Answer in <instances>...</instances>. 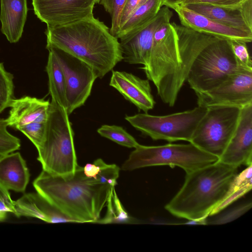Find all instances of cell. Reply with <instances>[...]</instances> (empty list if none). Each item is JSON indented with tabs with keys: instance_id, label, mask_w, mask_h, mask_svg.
Here are the masks:
<instances>
[{
	"instance_id": "obj_1",
	"label": "cell",
	"mask_w": 252,
	"mask_h": 252,
	"mask_svg": "<svg viewBox=\"0 0 252 252\" xmlns=\"http://www.w3.org/2000/svg\"><path fill=\"white\" fill-rule=\"evenodd\" d=\"M218 39L170 21L156 29L148 62L141 68L164 103L174 105L194 60L207 45Z\"/></svg>"
},
{
	"instance_id": "obj_2",
	"label": "cell",
	"mask_w": 252,
	"mask_h": 252,
	"mask_svg": "<svg viewBox=\"0 0 252 252\" xmlns=\"http://www.w3.org/2000/svg\"><path fill=\"white\" fill-rule=\"evenodd\" d=\"M46 49H60L89 65L103 78L123 61L120 42L94 15L69 23L47 26Z\"/></svg>"
},
{
	"instance_id": "obj_3",
	"label": "cell",
	"mask_w": 252,
	"mask_h": 252,
	"mask_svg": "<svg viewBox=\"0 0 252 252\" xmlns=\"http://www.w3.org/2000/svg\"><path fill=\"white\" fill-rule=\"evenodd\" d=\"M33 185L37 192L74 222H95L106 206L115 187L87 177L83 167L64 175H54L42 170Z\"/></svg>"
},
{
	"instance_id": "obj_4",
	"label": "cell",
	"mask_w": 252,
	"mask_h": 252,
	"mask_svg": "<svg viewBox=\"0 0 252 252\" xmlns=\"http://www.w3.org/2000/svg\"><path fill=\"white\" fill-rule=\"evenodd\" d=\"M238 168L219 160L186 173L182 187L165 209L187 220L207 218L225 196Z\"/></svg>"
},
{
	"instance_id": "obj_5",
	"label": "cell",
	"mask_w": 252,
	"mask_h": 252,
	"mask_svg": "<svg viewBox=\"0 0 252 252\" xmlns=\"http://www.w3.org/2000/svg\"><path fill=\"white\" fill-rule=\"evenodd\" d=\"M43 170L54 175L74 173L78 166L74 132L66 109L50 102L44 139L37 148Z\"/></svg>"
},
{
	"instance_id": "obj_6",
	"label": "cell",
	"mask_w": 252,
	"mask_h": 252,
	"mask_svg": "<svg viewBox=\"0 0 252 252\" xmlns=\"http://www.w3.org/2000/svg\"><path fill=\"white\" fill-rule=\"evenodd\" d=\"M122 166L125 171L139 168L168 165L178 166L188 173L211 164L219 158L209 154L191 143H169L160 146L139 144L134 148Z\"/></svg>"
},
{
	"instance_id": "obj_7",
	"label": "cell",
	"mask_w": 252,
	"mask_h": 252,
	"mask_svg": "<svg viewBox=\"0 0 252 252\" xmlns=\"http://www.w3.org/2000/svg\"><path fill=\"white\" fill-rule=\"evenodd\" d=\"M240 67L230 40L218 39L198 54L189 68L186 81L195 94L207 92Z\"/></svg>"
},
{
	"instance_id": "obj_8",
	"label": "cell",
	"mask_w": 252,
	"mask_h": 252,
	"mask_svg": "<svg viewBox=\"0 0 252 252\" xmlns=\"http://www.w3.org/2000/svg\"><path fill=\"white\" fill-rule=\"evenodd\" d=\"M207 109L197 106L191 110L163 116L138 113L126 116L125 119L135 129L153 140L190 142Z\"/></svg>"
},
{
	"instance_id": "obj_9",
	"label": "cell",
	"mask_w": 252,
	"mask_h": 252,
	"mask_svg": "<svg viewBox=\"0 0 252 252\" xmlns=\"http://www.w3.org/2000/svg\"><path fill=\"white\" fill-rule=\"evenodd\" d=\"M207 108L190 143L220 158L236 129L242 108L213 106Z\"/></svg>"
},
{
	"instance_id": "obj_10",
	"label": "cell",
	"mask_w": 252,
	"mask_h": 252,
	"mask_svg": "<svg viewBox=\"0 0 252 252\" xmlns=\"http://www.w3.org/2000/svg\"><path fill=\"white\" fill-rule=\"evenodd\" d=\"M55 54L63 73L68 114L83 105L90 95L97 75L87 63L57 48L50 47Z\"/></svg>"
},
{
	"instance_id": "obj_11",
	"label": "cell",
	"mask_w": 252,
	"mask_h": 252,
	"mask_svg": "<svg viewBox=\"0 0 252 252\" xmlns=\"http://www.w3.org/2000/svg\"><path fill=\"white\" fill-rule=\"evenodd\" d=\"M198 106H234L252 104V69L239 68L206 92L195 94Z\"/></svg>"
},
{
	"instance_id": "obj_12",
	"label": "cell",
	"mask_w": 252,
	"mask_h": 252,
	"mask_svg": "<svg viewBox=\"0 0 252 252\" xmlns=\"http://www.w3.org/2000/svg\"><path fill=\"white\" fill-rule=\"evenodd\" d=\"M94 0H32L34 14L47 26L62 25L94 15Z\"/></svg>"
},
{
	"instance_id": "obj_13",
	"label": "cell",
	"mask_w": 252,
	"mask_h": 252,
	"mask_svg": "<svg viewBox=\"0 0 252 252\" xmlns=\"http://www.w3.org/2000/svg\"><path fill=\"white\" fill-rule=\"evenodd\" d=\"M219 160L237 167L252 165V104L241 108L236 129Z\"/></svg>"
},
{
	"instance_id": "obj_14",
	"label": "cell",
	"mask_w": 252,
	"mask_h": 252,
	"mask_svg": "<svg viewBox=\"0 0 252 252\" xmlns=\"http://www.w3.org/2000/svg\"><path fill=\"white\" fill-rule=\"evenodd\" d=\"M172 16L170 8L163 6L147 27L130 37L120 40L123 60L129 64L145 65L150 58L156 29L162 23L170 21Z\"/></svg>"
},
{
	"instance_id": "obj_15",
	"label": "cell",
	"mask_w": 252,
	"mask_h": 252,
	"mask_svg": "<svg viewBox=\"0 0 252 252\" xmlns=\"http://www.w3.org/2000/svg\"><path fill=\"white\" fill-rule=\"evenodd\" d=\"M172 9L177 14L181 25L199 32L211 35L220 39L238 40L246 43L252 41V33L219 23L182 4L174 6Z\"/></svg>"
},
{
	"instance_id": "obj_16",
	"label": "cell",
	"mask_w": 252,
	"mask_h": 252,
	"mask_svg": "<svg viewBox=\"0 0 252 252\" xmlns=\"http://www.w3.org/2000/svg\"><path fill=\"white\" fill-rule=\"evenodd\" d=\"M149 81L131 73L112 70L109 85L139 110L147 113L156 103Z\"/></svg>"
},
{
	"instance_id": "obj_17",
	"label": "cell",
	"mask_w": 252,
	"mask_h": 252,
	"mask_svg": "<svg viewBox=\"0 0 252 252\" xmlns=\"http://www.w3.org/2000/svg\"><path fill=\"white\" fill-rule=\"evenodd\" d=\"M50 102L30 96L14 98L6 118L9 126L18 129L32 123H46Z\"/></svg>"
},
{
	"instance_id": "obj_18",
	"label": "cell",
	"mask_w": 252,
	"mask_h": 252,
	"mask_svg": "<svg viewBox=\"0 0 252 252\" xmlns=\"http://www.w3.org/2000/svg\"><path fill=\"white\" fill-rule=\"evenodd\" d=\"M14 214L18 217H33L49 223L72 222L37 192L25 194L15 201Z\"/></svg>"
},
{
	"instance_id": "obj_19",
	"label": "cell",
	"mask_w": 252,
	"mask_h": 252,
	"mask_svg": "<svg viewBox=\"0 0 252 252\" xmlns=\"http://www.w3.org/2000/svg\"><path fill=\"white\" fill-rule=\"evenodd\" d=\"M30 177L26 161L20 153L0 156V183L7 189L24 192Z\"/></svg>"
},
{
	"instance_id": "obj_20",
	"label": "cell",
	"mask_w": 252,
	"mask_h": 252,
	"mask_svg": "<svg viewBox=\"0 0 252 252\" xmlns=\"http://www.w3.org/2000/svg\"><path fill=\"white\" fill-rule=\"evenodd\" d=\"M1 31L12 43L21 38L28 14L27 0H0Z\"/></svg>"
},
{
	"instance_id": "obj_21",
	"label": "cell",
	"mask_w": 252,
	"mask_h": 252,
	"mask_svg": "<svg viewBox=\"0 0 252 252\" xmlns=\"http://www.w3.org/2000/svg\"><path fill=\"white\" fill-rule=\"evenodd\" d=\"M162 6V0H147L130 16L115 37L122 40L140 32L152 22Z\"/></svg>"
},
{
	"instance_id": "obj_22",
	"label": "cell",
	"mask_w": 252,
	"mask_h": 252,
	"mask_svg": "<svg viewBox=\"0 0 252 252\" xmlns=\"http://www.w3.org/2000/svg\"><path fill=\"white\" fill-rule=\"evenodd\" d=\"M183 5L219 23L252 33V31L244 22L238 10L205 4H192Z\"/></svg>"
},
{
	"instance_id": "obj_23",
	"label": "cell",
	"mask_w": 252,
	"mask_h": 252,
	"mask_svg": "<svg viewBox=\"0 0 252 252\" xmlns=\"http://www.w3.org/2000/svg\"><path fill=\"white\" fill-rule=\"evenodd\" d=\"M48 50L49 55L46 71L48 78L49 93L51 100L66 109L65 86L63 70L53 51L50 49Z\"/></svg>"
},
{
	"instance_id": "obj_24",
	"label": "cell",
	"mask_w": 252,
	"mask_h": 252,
	"mask_svg": "<svg viewBox=\"0 0 252 252\" xmlns=\"http://www.w3.org/2000/svg\"><path fill=\"white\" fill-rule=\"evenodd\" d=\"M252 188V165L247 166L238 173L223 200L212 211L210 216L216 215L249 192Z\"/></svg>"
},
{
	"instance_id": "obj_25",
	"label": "cell",
	"mask_w": 252,
	"mask_h": 252,
	"mask_svg": "<svg viewBox=\"0 0 252 252\" xmlns=\"http://www.w3.org/2000/svg\"><path fill=\"white\" fill-rule=\"evenodd\" d=\"M106 215L96 223H133L136 220L130 217L126 211L116 192L115 187L110 193L106 205Z\"/></svg>"
},
{
	"instance_id": "obj_26",
	"label": "cell",
	"mask_w": 252,
	"mask_h": 252,
	"mask_svg": "<svg viewBox=\"0 0 252 252\" xmlns=\"http://www.w3.org/2000/svg\"><path fill=\"white\" fill-rule=\"evenodd\" d=\"M97 131L101 136L124 147L135 148L140 144L131 135L120 126L103 125Z\"/></svg>"
},
{
	"instance_id": "obj_27",
	"label": "cell",
	"mask_w": 252,
	"mask_h": 252,
	"mask_svg": "<svg viewBox=\"0 0 252 252\" xmlns=\"http://www.w3.org/2000/svg\"><path fill=\"white\" fill-rule=\"evenodd\" d=\"M13 75L0 62V114L9 107L14 98Z\"/></svg>"
},
{
	"instance_id": "obj_28",
	"label": "cell",
	"mask_w": 252,
	"mask_h": 252,
	"mask_svg": "<svg viewBox=\"0 0 252 252\" xmlns=\"http://www.w3.org/2000/svg\"><path fill=\"white\" fill-rule=\"evenodd\" d=\"M6 119H0V156L19 150L21 147L20 139L11 134L7 130Z\"/></svg>"
},
{
	"instance_id": "obj_29",
	"label": "cell",
	"mask_w": 252,
	"mask_h": 252,
	"mask_svg": "<svg viewBox=\"0 0 252 252\" xmlns=\"http://www.w3.org/2000/svg\"><path fill=\"white\" fill-rule=\"evenodd\" d=\"M126 1V0H100L99 2L111 16V25L110 32L115 36L119 30L121 15Z\"/></svg>"
},
{
	"instance_id": "obj_30",
	"label": "cell",
	"mask_w": 252,
	"mask_h": 252,
	"mask_svg": "<svg viewBox=\"0 0 252 252\" xmlns=\"http://www.w3.org/2000/svg\"><path fill=\"white\" fill-rule=\"evenodd\" d=\"M99 166V170L96 180L102 184H108L115 187L119 176L120 168L115 164H108L101 158L96 159Z\"/></svg>"
},
{
	"instance_id": "obj_31",
	"label": "cell",
	"mask_w": 252,
	"mask_h": 252,
	"mask_svg": "<svg viewBox=\"0 0 252 252\" xmlns=\"http://www.w3.org/2000/svg\"><path fill=\"white\" fill-rule=\"evenodd\" d=\"M33 144L36 149L41 144L45 133L46 123H32L18 128Z\"/></svg>"
},
{
	"instance_id": "obj_32",
	"label": "cell",
	"mask_w": 252,
	"mask_h": 252,
	"mask_svg": "<svg viewBox=\"0 0 252 252\" xmlns=\"http://www.w3.org/2000/svg\"><path fill=\"white\" fill-rule=\"evenodd\" d=\"M231 49L240 67L252 69V61L247 43L242 41H230Z\"/></svg>"
},
{
	"instance_id": "obj_33",
	"label": "cell",
	"mask_w": 252,
	"mask_h": 252,
	"mask_svg": "<svg viewBox=\"0 0 252 252\" xmlns=\"http://www.w3.org/2000/svg\"><path fill=\"white\" fill-rule=\"evenodd\" d=\"M252 206V202H247L222 214L210 222H208L207 223L211 224H222L229 222L246 213L251 208Z\"/></svg>"
},
{
	"instance_id": "obj_34",
	"label": "cell",
	"mask_w": 252,
	"mask_h": 252,
	"mask_svg": "<svg viewBox=\"0 0 252 252\" xmlns=\"http://www.w3.org/2000/svg\"><path fill=\"white\" fill-rule=\"evenodd\" d=\"M245 0H184L181 4H205L229 9L238 10L241 4Z\"/></svg>"
},
{
	"instance_id": "obj_35",
	"label": "cell",
	"mask_w": 252,
	"mask_h": 252,
	"mask_svg": "<svg viewBox=\"0 0 252 252\" xmlns=\"http://www.w3.org/2000/svg\"><path fill=\"white\" fill-rule=\"evenodd\" d=\"M8 213L14 214L15 201H13L8 190L0 183V221L3 220Z\"/></svg>"
},
{
	"instance_id": "obj_36",
	"label": "cell",
	"mask_w": 252,
	"mask_h": 252,
	"mask_svg": "<svg viewBox=\"0 0 252 252\" xmlns=\"http://www.w3.org/2000/svg\"><path fill=\"white\" fill-rule=\"evenodd\" d=\"M147 0H126L121 15L119 29L125 24L130 16L139 6Z\"/></svg>"
},
{
	"instance_id": "obj_37",
	"label": "cell",
	"mask_w": 252,
	"mask_h": 252,
	"mask_svg": "<svg viewBox=\"0 0 252 252\" xmlns=\"http://www.w3.org/2000/svg\"><path fill=\"white\" fill-rule=\"evenodd\" d=\"M238 10L244 22L252 31V0H245Z\"/></svg>"
},
{
	"instance_id": "obj_38",
	"label": "cell",
	"mask_w": 252,
	"mask_h": 252,
	"mask_svg": "<svg viewBox=\"0 0 252 252\" xmlns=\"http://www.w3.org/2000/svg\"><path fill=\"white\" fill-rule=\"evenodd\" d=\"M184 0H162L163 6H166L170 8H172L174 6L180 4L182 3Z\"/></svg>"
},
{
	"instance_id": "obj_39",
	"label": "cell",
	"mask_w": 252,
	"mask_h": 252,
	"mask_svg": "<svg viewBox=\"0 0 252 252\" xmlns=\"http://www.w3.org/2000/svg\"><path fill=\"white\" fill-rule=\"evenodd\" d=\"M100 0H94L95 3L99 4Z\"/></svg>"
}]
</instances>
